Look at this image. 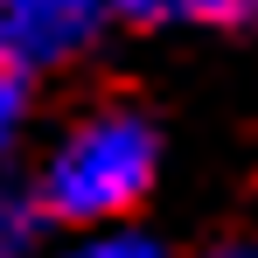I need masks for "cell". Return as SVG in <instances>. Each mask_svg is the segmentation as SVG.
Returning <instances> with one entry per match:
<instances>
[{"mask_svg": "<svg viewBox=\"0 0 258 258\" xmlns=\"http://www.w3.org/2000/svg\"><path fill=\"white\" fill-rule=\"evenodd\" d=\"M21 126H28V77L0 70V168L14 161V147H21Z\"/></svg>", "mask_w": 258, "mask_h": 258, "instance_id": "cell-6", "label": "cell"}, {"mask_svg": "<svg viewBox=\"0 0 258 258\" xmlns=\"http://www.w3.org/2000/svg\"><path fill=\"white\" fill-rule=\"evenodd\" d=\"M63 258H168V251H161L147 230H126V223H119V230H84Z\"/></svg>", "mask_w": 258, "mask_h": 258, "instance_id": "cell-5", "label": "cell"}, {"mask_svg": "<svg viewBox=\"0 0 258 258\" xmlns=\"http://www.w3.org/2000/svg\"><path fill=\"white\" fill-rule=\"evenodd\" d=\"M112 0H0V70L28 77L49 63H70L105 28Z\"/></svg>", "mask_w": 258, "mask_h": 258, "instance_id": "cell-2", "label": "cell"}, {"mask_svg": "<svg viewBox=\"0 0 258 258\" xmlns=\"http://www.w3.org/2000/svg\"><path fill=\"white\" fill-rule=\"evenodd\" d=\"M161 174V133L133 105H98L49 147L35 174V203L70 230H119Z\"/></svg>", "mask_w": 258, "mask_h": 258, "instance_id": "cell-1", "label": "cell"}, {"mask_svg": "<svg viewBox=\"0 0 258 258\" xmlns=\"http://www.w3.org/2000/svg\"><path fill=\"white\" fill-rule=\"evenodd\" d=\"M210 258H258V244H216Z\"/></svg>", "mask_w": 258, "mask_h": 258, "instance_id": "cell-7", "label": "cell"}, {"mask_svg": "<svg viewBox=\"0 0 258 258\" xmlns=\"http://www.w3.org/2000/svg\"><path fill=\"white\" fill-rule=\"evenodd\" d=\"M42 203H35V188H14V181H0V258H35L42 244Z\"/></svg>", "mask_w": 258, "mask_h": 258, "instance_id": "cell-4", "label": "cell"}, {"mask_svg": "<svg viewBox=\"0 0 258 258\" xmlns=\"http://www.w3.org/2000/svg\"><path fill=\"white\" fill-rule=\"evenodd\" d=\"M112 14H126V21H140V28H168V21H203V28H223V21L258 14V0H112Z\"/></svg>", "mask_w": 258, "mask_h": 258, "instance_id": "cell-3", "label": "cell"}]
</instances>
